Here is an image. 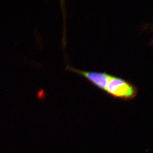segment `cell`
<instances>
[{"label": "cell", "instance_id": "obj_1", "mask_svg": "<svg viewBox=\"0 0 153 153\" xmlns=\"http://www.w3.org/2000/svg\"><path fill=\"white\" fill-rule=\"evenodd\" d=\"M105 91L117 98L129 99L136 96L137 88L129 81L111 74Z\"/></svg>", "mask_w": 153, "mask_h": 153}, {"label": "cell", "instance_id": "obj_2", "mask_svg": "<svg viewBox=\"0 0 153 153\" xmlns=\"http://www.w3.org/2000/svg\"><path fill=\"white\" fill-rule=\"evenodd\" d=\"M68 70L84 77L97 87L105 91L111 74L105 72L88 71L68 66Z\"/></svg>", "mask_w": 153, "mask_h": 153}, {"label": "cell", "instance_id": "obj_3", "mask_svg": "<svg viewBox=\"0 0 153 153\" xmlns=\"http://www.w3.org/2000/svg\"><path fill=\"white\" fill-rule=\"evenodd\" d=\"M43 93H44V91H39V93H38V97H41L43 96L42 95H43Z\"/></svg>", "mask_w": 153, "mask_h": 153}]
</instances>
